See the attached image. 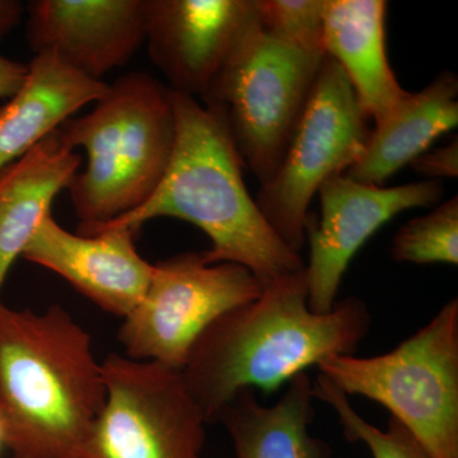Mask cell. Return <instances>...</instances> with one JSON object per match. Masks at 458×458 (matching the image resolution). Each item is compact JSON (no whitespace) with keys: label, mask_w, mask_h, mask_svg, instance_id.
Segmentation results:
<instances>
[{"label":"cell","mask_w":458,"mask_h":458,"mask_svg":"<svg viewBox=\"0 0 458 458\" xmlns=\"http://www.w3.org/2000/svg\"><path fill=\"white\" fill-rule=\"evenodd\" d=\"M370 322L366 303L355 297L313 312L304 267L205 328L181 376L207 423H216L240 391L271 394L331 355L355 354Z\"/></svg>","instance_id":"1"},{"label":"cell","mask_w":458,"mask_h":458,"mask_svg":"<svg viewBox=\"0 0 458 458\" xmlns=\"http://www.w3.org/2000/svg\"><path fill=\"white\" fill-rule=\"evenodd\" d=\"M176 141L164 179L138 209L102 229L140 231L167 216L197 225L212 241L201 252L208 264L233 262L251 271L262 286L303 269L301 254L283 242L259 209L243 181V164L221 114L198 98L170 89Z\"/></svg>","instance_id":"2"},{"label":"cell","mask_w":458,"mask_h":458,"mask_svg":"<svg viewBox=\"0 0 458 458\" xmlns=\"http://www.w3.org/2000/svg\"><path fill=\"white\" fill-rule=\"evenodd\" d=\"M90 335L63 307L0 300V427L13 458H81L106 401Z\"/></svg>","instance_id":"3"},{"label":"cell","mask_w":458,"mask_h":458,"mask_svg":"<svg viewBox=\"0 0 458 458\" xmlns=\"http://www.w3.org/2000/svg\"><path fill=\"white\" fill-rule=\"evenodd\" d=\"M57 131L87 152L86 170L68 186L83 233L138 209L164 179L176 141L170 89L150 74L123 75L93 111Z\"/></svg>","instance_id":"4"},{"label":"cell","mask_w":458,"mask_h":458,"mask_svg":"<svg viewBox=\"0 0 458 458\" xmlns=\"http://www.w3.org/2000/svg\"><path fill=\"white\" fill-rule=\"evenodd\" d=\"M346 396L381 403L432 458H458V300L394 351L331 355L318 364Z\"/></svg>","instance_id":"5"},{"label":"cell","mask_w":458,"mask_h":458,"mask_svg":"<svg viewBox=\"0 0 458 458\" xmlns=\"http://www.w3.org/2000/svg\"><path fill=\"white\" fill-rule=\"evenodd\" d=\"M325 56L283 40L259 21L201 98L221 114L243 167L260 185L278 171Z\"/></svg>","instance_id":"6"},{"label":"cell","mask_w":458,"mask_h":458,"mask_svg":"<svg viewBox=\"0 0 458 458\" xmlns=\"http://www.w3.org/2000/svg\"><path fill=\"white\" fill-rule=\"evenodd\" d=\"M369 116L335 60L325 56L282 164L255 201L286 246L301 254L310 204L319 186L360 161L369 140Z\"/></svg>","instance_id":"7"},{"label":"cell","mask_w":458,"mask_h":458,"mask_svg":"<svg viewBox=\"0 0 458 458\" xmlns=\"http://www.w3.org/2000/svg\"><path fill=\"white\" fill-rule=\"evenodd\" d=\"M261 291L242 265L208 264L201 252H180L153 265L146 294L123 318L117 339L131 360L181 370L205 328Z\"/></svg>","instance_id":"8"},{"label":"cell","mask_w":458,"mask_h":458,"mask_svg":"<svg viewBox=\"0 0 458 458\" xmlns=\"http://www.w3.org/2000/svg\"><path fill=\"white\" fill-rule=\"evenodd\" d=\"M106 401L81 458H201L207 420L180 370L108 355Z\"/></svg>","instance_id":"9"},{"label":"cell","mask_w":458,"mask_h":458,"mask_svg":"<svg viewBox=\"0 0 458 458\" xmlns=\"http://www.w3.org/2000/svg\"><path fill=\"white\" fill-rule=\"evenodd\" d=\"M318 194L321 214L310 212L304 225L310 246L307 284L310 309L327 313L335 306L344 274L360 247L397 214L438 203L443 185L427 180L382 188L342 174L324 181Z\"/></svg>","instance_id":"10"},{"label":"cell","mask_w":458,"mask_h":458,"mask_svg":"<svg viewBox=\"0 0 458 458\" xmlns=\"http://www.w3.org/2000/svg\"><path fill=\"white\" fill-rule=\"evenodd\" d=\"M144 33L168 89L203 98L259 22L256 0H143Z\"/></svg>","instance_id":"11"},{"label":"cell","mask_w":458,"mask_h":458,"mask_svg":"<svg viewBox=\"0 0 458 458\" xmlns=\"http://www.w3.org/2000/svg\"><path fill=\"white\" fill-rule=\"evenodd\" d=\"M26 11L35 55L54 54L89 80L102 82L146 41L143 0H35Z\"/></svg>","instance_id":"12"},{"label":"cell","mask_w":458,"mask_h":458,"mask_svg":"<svg viewBox=\"0 0 458 458\" xmlns=\"http://www.w3.org/2000/svg\"><path fill=\"white\" fill-rule=\"evenodd\" d=\"M135 233L129 228L72 233L49 214L22 258L62 276L102 311L125 318L146 294L153 273L138 252Z\"/></svg>","instance_id":"13"},{"label":"cell","mask_w":458,"mask_h":458,"mask_svg":"<svg viewBox=\"0 0 458 458\" xmlns=\"http://www.w3.org/2000/svg\"><path fill=\"white\" fill-rule=\"evenodd\" d=\"M386 16L385 0L325 3V54L343 69L361 107L375 123L409 96L388 63Z\"/></svg>","instance_id":"14"},{"label":"cell","mask_w":458,"mask_h":458,"mask_svg":"<svg viewBox=\"0 0 458 458\" xmlns=\"http://www.w3.org/2000/svg\"><path fill=\"white\" fill-rule=\"evenodd\" d=\"M25 82L0 106V170L29 152L108 86L69 68L54 54H38L27 65Z\"/></svg>","instance_id":"15"},{"label":"cell","mask_w":458,"mask_h":458,"mask_svg":"<svg viewBox=\"0 0 458 458\" xmlns=\"http://www.w3.org/2000/svg\"><path fill=\"white\" fill-rule=\"evenodd\" d=\"M81 165L82 157L63 143L56 129L0 170V292L12 265Z\"/></svg>","instance_id":"16"},{"label":"cell","mask_w":458,"mask_h":458,"mask_svg":"<svg viewBox=\"0 0 458 458\" xmlns=\"http://www.w3.org/2000/svg\"><path fill=\"white\" fill-rule=\"evenodd\" d=\"M457 123L458 78L445 71L375 123L363 156L344 174L358 182L382 186Z\"/></svg>","instance_id":"17"},{"label":"cell","mask_w":458,"mask_h":458,"mask_svg":"<svg viewBox=\"0 0 458 458\" xmlns=\"http://www.w3.org/2000/svg\"><path fill=\"white\" fill-rule=\"evenodd\" d=\"M312 384L306 372L294 376L271 406L259 403L251 388L240 391L218 420L228 430L237 458H330L327 443L311 433Z\"/></svg>","instance_id":"18"},{"label":"cell","mask_w":458,"mask_h":458,"mask_svg":"<svg viewBox=\"0 0 458 458\" xmlns=\"http://www.w3.org/2000/svg\"><path fill=\"white\" fill-rule=\"evenodd\" d=\"M313 396L334 410L348 441L360 442L373 458H432L397 419L390 417L387 428L379 429L360 417L349 397L322 375L313 382Z\"/></svg>","instance_id":"19"},{"label":"cell","mask_w":458,"mask_h":458,"mask_svg":"<svg viewBox=\"0 0 458 458\" xmlns=\"http://www.w3.org/2000/svg\"><path fill=\"white\" fill-rule=\"evenodd\" d=\"M391 255L397 262L458 264V198H451L394 234Z\"/></svg>","instance_id":"20"},{"label":"cell","mask_w":458,"mask_h":458,"mask_svg":"<svg viewBox=\"0 0 458 458\" xmlns=\"http://www.w3.org/2000/svg\"><path fill=\"white\" fill-rule=\"evenodd\" d=\"M325 3L327 0H256L259 21L267 31L322 54Z\"/></svg>","instance_id":"21"},{"label":"cell","mask_w":458,"mask_h":458,"mask_svg":"<svg viewBox=\"0 0 458 458\" xmlns=\"http://www.w3.org/2000/svg\"><path fill=\"white\" fill-rule=\"evenodd\" d=\"M410 165L412 170L429 180L439 181L443 177L456 179L458 176L457 137L445 147L421 153Z\"/></svg>","instance_id":"22"},{"label":"cell","mask_w":458,"mask_h":458,"mask_svg":"<svg viewBox=\"0 0 458 458\" xmlns=\"http://www.w3.org/2000/svg\"><path fill=\"white\" fill-rule=\"evenodd\" d=\"M27 65L0 54V98H11L21 89L27 75Z\"/></svg>","instance_id":"23"},{"label":"cell","mask_w":458,"mask_h":458,"mask_svg":"<svg viewBox=\"0 0 458 458\" xmlns=\"http://www.w3.org/2000/svg\"><path fill=\"white\" fill-rule=\"evenodd\" d=\"M25 9L18 0H0V41L20 25Z\"/></svg>","instance_id":"24"},{"label":"cell","mask_w":458,"mask_h":458,"mask_svg":"<svg viewBox=\"0 0 458 458\" xmlns=\"http://www.w3.org/2000/svg\"><path fill=\"white\" fill-rule=\"evenodd\" d=\"M2 447H4V438H3V430L0 427V450H2Z\"/></svg>","instance_id":"25"}]
</instances>
